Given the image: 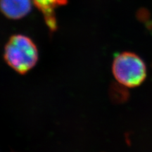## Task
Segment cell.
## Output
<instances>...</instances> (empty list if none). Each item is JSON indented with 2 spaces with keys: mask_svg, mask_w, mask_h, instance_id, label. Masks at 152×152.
Here are the masks:
<instances>
[{
  "mask_svg": "<svg viewBox=\"0 0 152 152\" xmlns=\"http://www.w3.org/2000/svg\"><path fill=\"white\" fill-rule=\"evenodd\" d=\"M38 58L37 45L28 36L15 34L6 43L4 59L16 73L21 75L27 73L35 67Z\"/></svg>",
  "mask_w": 152,
  "mask_h": 152,
  "instance_id": "cell-1",
  "label": "cell"
},
{
  "mask_svg": "<svg viewBox=\"0 0 152 152\" xmlns=\"http://www.w3.org/2000/svg\"><path fill=\"white\" fill-rule=\"evenodd\" d=\"M113 75L119 84L127 87H136L147 77V67L138 55L124 52L114 57L112 64Z\"/></svg>",
  "mask_w": 152,
  "mask_h": 152,
  "instance_id": "cell-2",
  "label": "cell"
},
{
  "mask_svg": "<svg viewBox=\"0 0 152 152\" xmlns=\"http://www.w3.org/2000/svg\"><path fill=\"white\" fill-rule=\"evenodd\" d=\"M42 14L45 22L51 33L57 29L56 10L58 7L67 4L68 0H32Z\"/></svg>",
  "mask_w": 152,
  "mask_h": 152,
  "instance_id": "cell-3",
  "label": "cell"
},
{
  "mask_svg": "<svg viewBox=\"0 0 152 152\" xmlns=\"http://www.w3.org/2000/svg\"><path fill=\"white\" fill-rule=\"evenodd\" d=\"M32 0H0V11L11 20L26 17L32 9Z\"/></svg>",
  "mask_w": 152,
  "mask_h": 152,
  "instance_id": "cell-4",
  "label": "cell"
}]
</instances>
